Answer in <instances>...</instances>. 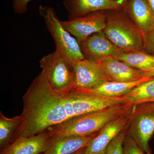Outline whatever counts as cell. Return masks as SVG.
I'll use <instances>...</instances> for the list:
<instances>
[{
    "label": "cell",
    "mask_w": 154,
    "mask_h": 154,
    "mask_svg": "<svg viewBox=\"0 0 154 154\" xmlns=\"http://www.w3.org/2000/svg\"><path fill=\"white\" fill-rule=\"evenodd\" d=\"M31 0H13V10L16 14H23L28 10V3Z\"/></svg>",
    "instance_id": "obj_23"
},
{
    "label": "cell",
    "mask_w": 154,
    "mask_h": 154,
    "mask_svg": "<svg viewBox=\"0 0 154 154\" xmlns=\"http://www.w3.org/2000/svg\"><path fill=\"white\" fill-rule=\"evenodd\" d=\"M42 72L54 91L62 94L71 93L74 86L73 67L59 51L45 55L39 61Z\"/></svg>",
    "instance_id": "obj_5"
},
{
    "label": "cell",
    "mask_w": 154,
    "mask_h": 154,
    "mask_svg": "<svg viewBox=\"0 0 154 154\" xmlns=\"http://www.w3.org/2000/svg\"><path fill=\"white\" fill-rule=\"evenodd\" d=\"M21 115L13 118L6 117L0 112V148L1 150L8 146L21 120Z\"/></svg>",
    "instance_id": "obj_19"
},
{
    "label": "cell",
    "mask_w": 154,
    "mask_h": 154,
    "mask_svg": "<svg viewBox=\"0 0 154 154\" xmlns=\"http://www.w3.org/2000/svg\"><path fill=\"white\" fill-rule=\"evenodd\" d=\"M133 105L116 106L74 117L45 131L51 137H85L99 132L108 122L129 112Z\"/></svg>",
    "instance_id": "obj_2"
},
{
    "label": "cell",
    "mask_w": 154,
    "mask_h": 154,
    "mask_svg": "<svg viewBox=\"0 0 154 154\" xmlns=\"http://www.w3.org/2000/svg\"><path fill=\"white\" fill-rule=\"evenodd\" d=\"M85 148H84L81 149L79 150L78 151L76 152H75L73 154H83V153H84V149H85Z\"/></svg>",
    "instance_id": "obj_26"
},
{
    "label": "cell",
    "mask_w": 154,
    "mask_h": 154,
    "mask_svg": "<svg viewBox=\"0 0 154 154\" xmlns=\"http://www.w3.org/2000/svg\"><path fill=\"white\" fill-rule=\"evenodd\" d=\"M119 10L106 14V25L103 32L123 52L144 51L143 33L128 14Z\"/></svg>",
    "instance_id": "obj_3"
},
{
    "label": "cell",
    "mask_w": 154,
    "mask_h": 154,
    "mask_svg": "<svg viewBox=\"0 0 154 154\" xmlns=\"http://www.w3.org/2000/svg\"><path fill=\"white\" fill-rule=\"evenodd\" d=\"M154 133V102L133 105L128 134L146 154H152L149 141Z\"/></svg>",
    "instance_id": "obj_6"
},
{
    "label": "cell",
    "mask_w": 154,
    "mask_h": 154,
    "mask_svg": "<svg viewBox=\"0 0 154 154\" xmlns=\"http://www.w3.org/2000/svg\"><path fill=\"white\" fill-rule=\"evenodd\" d=\"M116 59L151 75L154 66V56L143 51L123 52Z\"/></svg>",
    "instance_id": "obj_17"
},
{
    "label": "cell",
    "mask_w": 154,
    "mask_h": 154,
    "mask_svg": "<svg viewBox=\"0 0 154 154\" xmlns=\"http://www.w3.org/2000/svg\"><path fill=\"white\" fill-rule=\"evenodd\" d=\"M143 36L144 51L154 56V28Z\"/></svg>",
    "instance_id": "obj_22"
},
{
    "label": "cell",
    "mask_w": 154,
    "mask_h": 154,
    "mask_svg": "<svg viewBox=\"0 0 154 154\" xmlns=\"http://www.w3.org/2000/svg\"><path fill=\"white\" fill-rule=\"evenodd\" d=\"M128 124L120 133L109 144L105 150V154H124L123 144L128 133Z\"/></svg>",
    "instance_id": "obj_20"
},
{
    "label": "cell",
    "mask_w": 154,
    "mask_h": 154,
    "mask_svg": "<svg viewBox=\"0 0 154 154\" xmlns=\"http://www.w3.org/2000/svg\"><path fill=\"white\" fill-rule=\"evenodd\" d=\"M154 14V0H146Z\"/></svg>",
    "instance_id": "obj_24"
},
{
    "label": "cell",
    "mask_w": 154,
    "mask_h": 154,
    "mask_svg": "<svg viewBox=\"0 0 154 154\" xmlns=\"http://www.w3.org/2000/svg\"><path fill=\"white\" fill-rule=\"evenodd\" d=\"M151 75H152L154 77V66L153 67V69L152 71L151 72Z\"/></svg>",
    "instance_id": "obj_27"
},
{
    "label": "cell",
    "mask_w": 154,
    "mask_h": 154,
    "mask_svg": "<svg viewBox=\"0 0 154 154\" xmlns=\"http://www.w3.org/2000/svg\"><path fill=\"white\" fill-rule=\"evenodd\" d=\"M98 133L85 137H52L42 154H73L86 147Z\"/></svg>",
    "instance_id": "obj_14"
},
{
    "label": "cell",
    "mask_w": 154,
    "mask_h": 154,
    "mask_svg": "<svg viewBox=\"0 0 154 154\" xmlns=\"http://www.w3.org/2000/svg\"><path fill=\"white\" fill-rule=\"evenodd\" d=\"M74 86L72 91L88 90L103 82L112 81L100 64L85 59L73 67Z\"/></svg>",
    "instance_id": "obj_8"
},
{
    "label": "cell",
    "mask_w": 154,
    "mask_h": 154,
    "mask_svg": "<svg viewBox=\"0 0 154 154\" xmlns=\"http://www.w3.org/2000/svg\"><path fill=\"white\" fill-rule=\"evenodd\" d=\"M79 44L85 58L96 62L107 57L116 59L123 52L108 39L103 31L94 33Z\"/></svg>",
    "instance_id": "obj_10"
},
{
    "label": "cell",
    "mask_w": 154,
    "mask_h": 154,
    "mask_svg": "<svg viewBox=\"0 0 154 154\" xmlns=\"http://www.w3.org/2000/svg\"><path fill=\"white\" fill-rule=\"evenodd\" d=\"M51 137V135L45 131L30 137L19 139L1 150L0 154L43 153Z\"/></svg>",
    "instance_id": "obj_12"
},
{
    "label": "cell",
    "mask_w": 154,
    "mask_h": 154,
    "mask_svg": "<svg viewBox=\"0 0 154 154\" xmlns=\"http://www.w3.org/2000/svg\"><path fill=\"white\" fill-rule=\"evenodd\" d=\"M123 147L124 154H145L128 133L125 139Z\"/></svg>",
    "instance_id": "obj_21"
},
{
    "label": "cell",
    "mask_w": 154,
    "mask_h": 154,
    "mask_svg": "<svg viewBox=\"0 0 154 154\" xmlns=\"http://www.w3.org/2000/svg\"><path fill=\"white\" fill-rule=\"evenodd\" d=\"M131 110L106 125L85 148L83 154H105L109 144L128 125Z\"/></svg>",
    "instance_id": "obj_9"
},
{
    "label": "cell",
    "mask_w": 154,
    "mask_h": 154,
    "mask_svg": "<svg viewBox=\"0 0 154 154\" xmlns=\"http://www.w3.org/2000/svg\"><path fill=\"white\" fill-rule=\"evenodd\" d=\"M147 102H154V98L153 99H150V100H148V101H147Z\"/></svg>",
    "instance_id": "obj_28"
},
{
    "label": "cell",
    "mask_w": 154,
    "mask_h": 154,
    "mask_svg": "<svg viewBox=\"0 0 154 154\" xmlns=\"http://www.w3.org/2000/svg\"><path fill=\"white\" fill-rule=\"evenodd\" d=\"M114 1H115V2L118 3L119 5L123 7L125 5L126 2L128 1V0H114Z\"/></svg>",
    "instance_id": "obj_25"
},
{
    "label": "cell",
    "mask_w": 154,
    "mask_h": 154,
    "mask_svg": "<svg viewBox=\"0 0 154 154\" xmlns=\"http://www.w3.org/2000/svg\"><path fill=\"white\" fill-rule=\"evenodd\" d=\"M69 19L104 10H116L122 6L114 0H64Z\"/></svg>",
    "instance_id": "obj_13"
},
{
    "label": "cell",
    "mask_w": 154,
    "mask_h": 154,
    "mask_svg": "<svg viewBox=\"0 0 154 154\" xmlns=\"http://www.w3.org/2000/svg\"><path fill=\"white\" fill-rule=\"evenodd\" d=\"M126 11L143 35L154 28V14L146 0H129Z\"/></svg>",
    "instance_id": "obj_16"
},
{
    "label": "cell",
    "mask_w": 154,
    "mask_h": 154,
    "mask_svg": "<svg viewBox=\"0 0 154 154\" xmlns=\"http://www.w3.org/2000/svg\"><path fill=\"white\" fill-rule=\"evenodd\" d=\"M62 23L80 44L94 33L104 31L106 25V14L103 11H96L62 21Z\"/></svg>",
    "instance_id": "obj_7"
},
{
    "label": "cell",
    "mask_w": 154,
    "mask_h": 154,
    "mask_svg": "<svg viewBox=\"0 0 154 154\" xmlns=\"http://www.w3.org/2000/svg\"><path fill=\"white\" fill-rule=\"evenodd\" d=\"M21 120L11 143L43 132L50 127L87 113L125 105L121 97L106 98L72 91H54L41 72L22 97Z\"/></svg>",
    "instance_id": "obj_1"
},
{
    "label": "cell",
    "mask_w": 154,
    "mask_h": 154,
    "mask_svg": "<svg viewBox=\"0 0 154 154\" xmlns=\"http://www.w3.org/2000/svg\"><path fill=\"white\" fill-rule=\"evenodd\" d=\"M151 79H143L127 82L106 81L91 89L75 92L106 98H119L128 94L134 88L141 83Z\"/></svg>",
    "instance_id": "obj_15"
},
{
    "label": "cell",
    "mask_w": 154,
    "mask_h": 154,
    "mask_svg": "<svg viewBox=\"0 0 154 154\" xmlns=\"http://www.w3.org/2000/svg\"><path fill=\"white\" fill-rule=\"evenodd\" d=\"M38 11L54 40L56 50L66 58L69 63L74 67L77 63L85 59L79 43L64 27L53 8L41 5Z\"/></svg>",
    "instance_id": "obj_4"
},
{
    "label": "cell",
    "mask_w": 154,
    "mask_h": 154,
    "mask_svg": "<svg viewBox=\"0 0 154 154\" xmlns=\"http://www.w3.org/2000/svg\"><path fill=\"white\" fill-rule=\"evenodd\" d=\"M97 62L103 67L112 81L127 82L154 78L149 73L133 68L114 57L105 58Z\"/></svg>",
    "instance_id": "obj_11"
},
{
    "label": "cell",
    "mask_w": 154,
    "mask_h": 154,
    "mask_svg": "<svg viewBox=\"0 0 154 154\" xmlns=\"http://www.w3.org/2000/svg\"><path fill=\"white\" fill-rule=\"evenodd\" d=\"M126 104L134 105L154 98V78L135 87L121 97Z\"/></svg>",
    "instance_id": "obj_18"
}]
</instances>
